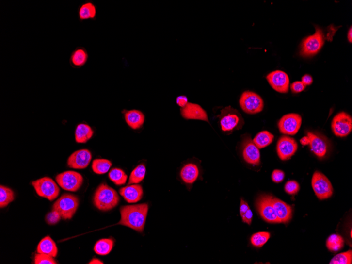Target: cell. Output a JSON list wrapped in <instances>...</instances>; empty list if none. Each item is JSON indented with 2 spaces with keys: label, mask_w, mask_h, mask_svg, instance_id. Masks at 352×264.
Segmentation results:
<instances>
[{
  "label": "cell",
  "mask_w": 352,
  "mask_h": 264,
  "mask_svg": "<svg viewBox=\"0 0 352 264\" xmlns=\"http://www.w3.org/2000/svg\"><path fill=\"white\" fill-rule=\"evenodd\" d=\"M149 206L147 204L127 205L120 209L121 219L118 224L123 225L139 232L144 231Z\"/></svg>",
  "instance_id": "cell-1"
},
{
  "label": "cell",
  "mask_w": 352,
  "mask_h": 264,
  "mask_svg": "<svg viewBox=\"0 0 352 264\" xmlns=\"http://www.w3.org/2000/svg\"><path fill=\"white\" fill-rule=\"evenodd\" d=\"M119 196L117 192L106 183H103L96 189L94 196L95 206L102 211H108L119 204Z\"/></svg>",
  "instance_id": "cell-2"
},
{
  "label": "cell",
  "mask_w": 352,
  "mask_h": 264,
  "mask_svg": "<svg viewBox=\"0 0 352 264\" xmlns=\"http://www.w3.org/2000/svg\"><path fill=\"white\" fill-rule=\"evenodd\" d=\"M325 40L323 31L317 26L315 27V33L307 36L302 41L300 51L301 56L303 57H310L315 56L323 47Z\"/></svg>",
  "instance_id": "cell-3"
},
{
  "label": "cell",
  "mask_w": 352,
  "mask_h": 264,
  "mask_svg": "<svg viewBox=\"0 0 352 264\" xmlns=\"http://www.w3.org/2000/svg\"><path fill=\"white\" fill-rule=\"evenodd\" d=\"M79 203V199L76 196L64 194L54 202L52 211L57 212L64 220L70 219L76 213Z\"/></svg>",
  "instance_id": "cell-4"
},
{
  "label": "cell",
  "mask_w": 352,
  "mask_h": 264,
  "mask_svg": "<svg viewBox=\"0 0 352 264\" xmlns=\"http://www.w3.org/2000/svg\"><path fill=\"white\" fill-rule=\"evenodd\" d=\"M218 116L222 130L224 132L239 130L244 125V120L238 110L230 106L223 109Z\"/></svg>",
  "instance_id": "cell-5"
},
{
  "label": "cell",
  "mask_w": 352,
  "mask_h": 264,
  "mask_svg": "<svg viewBox=\"0 0 352 264\" xmlns=\"http://www.w3.org/2000/svg\"><path fill=\"white\" fill-rule=\"evenodd\" d=\"M32 185L36 194L40 197L50 201L56 199L60 194V190L57 184L49 177L41 178L33 181L32 182Z\"/></svg>",
  "instance_id": "cell-6"
},
{
  "label": "cell",
  "mask_w": 352,
  "mask_h": 264,
  "mask_svg": "<svg viewBox=\"0 0 352 264\" xmlns=\"http://www.w3.org/2000/svg\"><path fill=\"white\" fill-rule=\"evenodd\" d=\"M240 105L242 110L247 114L254 115L262 112L264 102L258 94L250 91H246L240 96Z\"/></svg>",
  "instance_id": "cell-7"
},
{
  "label": "cell",
  "mask_w": 352,
  "mask_h": 264,
  "mask_svg": "<svg viewBox=\"0 0 352 264\" xmlns=\"http://www.w3.org/2000/svg\"><path fill=\"white\" fill-rule=\"evenodd\" d=\"M56 180L60 187L72 192L80 188L83 182L82 176L74 171H66L58 175Z\"/></svg>",
  "instance_id": "cell-8"
},
{
  "label": "cell",
  "mask_w": 352,
  "mask_h": 264,
  "mask_svg": "<svg viewBox=\"0 0 352 264\" xmlns=\"http://www.w3.org/2000/svg\"><path fill=\"white\" fill-rule=\"evenodd\" d=\"M312 185L315 194L320 200L329 198L333 195V188L330 181L318 171H315L313 174Z\"/></svg>",
  "instance_id": "cell-9"
},
{
  "label": "cell",
  "mask_w": 352,
  "mask_h": 264,
  "mask_svg": "<svg viewBox=\"0 0 352 264\" xmlns=\"http://www.w3.org/2000/svg\"><path fill=\"white\" fill-rule=\"evenodd\" d=\"M272 196L269 195H261L257 200V208L260 216L270 223H280V221L276 214L272 203Z\"/></svg>",
  "instance_id": "cell-10"
},
{
  "label": "cell",
  "mask_w": 352,
  "mask_h": 264,
  "mask_svg": "<svg viewBox=\"0 0 352 264\" xmlns=\"http://www.w3.org/2000/svg\"><path fill=\"white\" fill-rule=\"evenodd\" d=\"M331 127L333 132L336 136L347 137L352 130L351 116L344 112L339 113L333 119Z\"/></svg>",
  "instance_id": "cell-11"
},
{
  "label": "cell",
  "mask_w": 352,
  "mask_h": 264,
  "mask_svg": "<svg viewBox=\"0 0 352 264\" xmlns=\"http://www.w3.org/2000/svg\"><path fill=\"white\" fill-rule=\"evenodd\" d=\"M302 122V116L299 114L285 115L278 121L279 131L281 133L294 136L299 131Z\"/></svg>",
  "instance_id": "cell-12"
},
{
  "label": "cell",
  "mask_w": 352,
  "mask_h": 264,
  "mask_svg": "<svg viewBox=\"0 0 352 264\" xmlns=\"http://www.w3.org/2000/svg\"><path fill=\"white\" fill-rule=\"evenodd\" d=\"M266 79L271 87L278 93H288L290 82L287 73L281 70H276L270 73L266 76Z\"/></svg>",
  "instance_id": "cell-13"
},
{
  "label": "cell",
  "mask_w": 352,
  "mask_h": 264,
  "mask_svg": "<svg viewBox=\"0 0 352 264\" xmlns=\"http://www.w3.org/2000/svg\"><path fill=\"white\" fill-rule=\"evenodd\" d=\"M298 148L296 140L288 136H283L279 139L277 144V152L282 161L289 159L295 153Z\"/></svg>",
  "instance_id": "cell-14"
},
{
  "label": "cell",
  "mask_w": 352,
  "mask_h": 264,
  "mask_svg": "<svg viewBox=\"0 0 352 264\" xmlns=\"http://www.w3.org/2000/svg\"><path fill=\"white\" fill-rule=\"evenodd\" d=\"M92 159V153L88 149L77 150L72 153L67 161L68 166L73 169L86 168Z\"/></svg>",
  "instance_id": "cell-15"
},
{
  "label": "cell",
  "mask_w": 352,
  "mask_h": 264,
  "mask_svg": "<svg viewBox=\"0 0 352 264\" xmlns=\"http://www.w3.org/2000/svg\"><path fill=\"white\" fill-rule=\"evenodd\" d=\"M180 113L186 120H198L209 122L207 113L196 103L188 102L185 107L181 108Z\"/></svg>",
  "instance_id": "cell-16"
},
{
  "label": "cell",
  "mask_w": 352,
  "mask_h": 264,
  "mask_svg": "<svg viewBox=\"0 0 352 264\" xmlns=\"http://www.w3.org/2000/svg\"><path fill=\"white\" fill-rule=\"evenodd\" d=\"M242 156L248 164L258 165L260 163L259 149L250 138L247 137L243 140Z\"/></svg>",
  "instance_id": "cell-17"
},
{
  "label": "cell",
  "mask_w": 352,
  "mask_h": 264,
  "mask_svg": "<svg viewBox=\"0 0 352 264\" xmlns=\"http://www.w3.org/2000/svg\"><path fill=\"white\" fill-rule=\"evenodd\" d=\"M307 134L310 139L309 145L312 151L319 158L324 157L329 148L327 140L324 137L311 132H307Z\"/></svg>",
  "instance_id": "cell-18"
},
{
  "label": "cell",
  "mask_w": 352,
  "mask_h": 264,
  "mask_svg": "<svg viewBox=\"0 0 352 264\" xmlns=\"http://www.w3.org/2000/svg\"><path fill=\"white\" fill-rule=\"evenodd\" d=\"M119 193L127 202L130 204L136 203L140 201L144 194L142 187L138 184H132L121 188Z\"/></svg>",
  "instance_id": "cell-19"
},
{
  "label": "cell",
  "mask_w": 352,
  "mask_h": 264,
  "mask_svg": "<svg viewBox=\"0 0 352 264\" xmlns=\"http://www.w3.org/2000/svg\"><path fill=\"white\" fill-rule=\"evenodd\" d=\"M272 203L276 216L281 223H286L292 217V208L284 201L272 197Z\"/></svg>",
  "instance_id": "cell-20"
},
{
  "label": "cell",
  "mask_w": 352,
  "mask_h": 264,
  "mask_svg": "<svg viewBox=\"0 0 352 264\" xmlns=\"http://www.w3.org/2000/svg\"><path fill=\"white\" fill-rule=\"evenodd\" d=\"M123 113L127 124L132 130H138L143 126L145 121V116L140 110H124Z\"/></svg>",
  "instance_id": "cell-21"
},
{
  "label": "cell",
  "mask_w": 352,
  "mask_h": 264,
  "mask_svg": "<svg viewBox=\"0 0 352 264\" xmlns=\"http://www.w3.org/2000/svg\"><path fill=\"white\" fill-rule=\"evenodd\" d=\"M180 174L181 180L186 184L190 185L197 181L199 170L196 164L188 163L182 168Z\"/></svg>",
  "instance_id": "cell-22"
},
{
  "label": "cell",
  "mask_w": 352,
  "mask_h": 264,
  "mask_svg": "<svg viewBox=\"0 0 352 264\" xmlns=\"http://www.w3.org/2000/svg\"><path fill=\"white\" fill-rule=\"evenodd\" d=\"M37 252L55 257L58 254V248L53 239L50 236H47L42 239L38 244Z\"/></svg>",
  "instance_id": "cell-23"
},
{
  "label": "cell",
  "mask_w": 352,
  "mask_h": 264,
  "mask_svg": "<svg viewBox=\"0 0 352 264\" xmlns=\"http://www.w3.org/2000/svg\"><path fill=\"white\" fill-rule=\"evenodd\" d=\"M88 59V54L84 48L79 47L75 49L71 54L70 64L76 68L81 67L86 65Z\"/></svg>",
  "instance_id": "cell-24"
},
{
  "label": "cell",
  "mask_w": 352,
  "mask_h": 264,
  "mask_svg": "<svg viewBox=\"0 0 352 264\" xmlns=\"http://www.w3.org/2000/svg\"><path fill=\"white\" fill-rule=\"evenodd\" d=\"M94 131L92 127L85 124L78 125L75 132V140L77 143H86L92 138Z\"/></svg>",
  "instance_id": "cell-25"
},
{
  "label": "cell",
  "mask_w": 352,
  "mask_h": 264,
  "mask_svg": "<svg viewBox=\"0 0 352 264\" xmlns=\"http://www.w3.org/2000/svg\"><path fill=\"white\" fill-rule=\"evenodd\" d=\"M96 15V6L92 2L84 3L78 9L79 19L81 21L95 19Z\"/></svg>",
  "instance_id": "cell-26"
},
{
  "label": "cell",
  "mask_w": 352,
  "mask_h": 264,
  "mask_svg": "<svg viewBox=\"0 0 352 264\" xmlns=\"http://www.w3.org/2000/svg\"><path fill=\"white\" fill-rule=\"evenodd\" d=\"M113 244L114 242L112 238L100 239L95 245V252L99 255H107L111 253V251L112 249Z\"/></svg>",
  "instance_id": "cell-27"
},
{
  "label": "cell",
  "mask_w": 352,
  "mask_h": 264,
  "mask_svg": "<svg viewBox=\"0 0 352 264\" xmlns=\"http://www.w3.org/2000/svg\"><path fill=\"white\" fill-rule=\"evenodd\" d=\"M274 135L268 131H262L256 134L253 139V142L259 149H263L269 146L274 140Z\"/></svg>",
  "instance_id": "cell-28"
},
{
  "label": "cell",
  "mask_w": 352,
  "mask_h": 264,
  "mask_svg": "<svg viewBox=\"0 0 352 264\" xmlns=\"http://www.w3.org/2000/svg\"><path fill=\"white\" fill-rule=\"evenodd\" d=\"M112 165V163L107 159H96L93 162L92 168L95 174L103 175L107 173Z\"/></svg>",
  "instance_id": "cell-29"
},
{
  "label": "cell",
  "mask_w": 352,
  "mask_h": 264,
  "mask_svg": "<svg viewBox=\"0 0 352 264\" xmlns=\"http://www.w3.org/2000/svg\"><path fill=\"white\" fill-rule=\"evenodd\" d=\"M146 174V168L144 164H141L132 170L129 177L128 185L138 184L144 179Z\"/></svg>",
  "instance_id": "cell-30"
},
{
  "label": "cell",
  "mask_w": 352,
  "mask_h": 264,
  "mask_svg": "<svg viewBox=\"0 0 352 264\" xmlns=\"http://www.w3.org/2000/svg\"><path fill=\"white\" fill-rule=\"evenodd\" d=\"M344 241L342 236L337 234H332L326 241L327 248L333 252L341 250L344 247Z\"/></svg>",
  "instance_id": "cell-31"
},
{
  "label": "cell",
  "mask_w": 352,
  "mask_h": 264,
  "mask_svg": "<svg viewBox=\"0 0 352 264\" xmlns=\"http://www.w3.org/2000/svg\"><path fill=\"white\" fill-rule=\"evenodd\" d=\"M108 177L115 185L121 186L125 185L128 176L125 171L119 168H113L109 172Z\"/></svg>",
  "instance_id": "cell-32"
},
{
  "label": "cell",
  "mask_w": 352,
  "mask_h": 264,
  "mask_svg": "<svg viewBox=\"0 0 352 264\" xmlns=\"http://www.w3.org/2000/svg\"><path fill=\"white\" fill-rule=\"evenodd\" d=\"M15 199L13 190L9 187L1 185L0 187V207H7Z\"/></svg>",
  "instance_id": "cell-33"
},
{
  "label": "cell",
  "mask_w": 352,
  "mask_h": 264,
  "mask_svg": "<svg viewBox=\"0 0 352 264\" xmlns=\"http://www.w3.org/2000/svg\"><path fill=\"white\" fill-rule=\"evenodd\" d=\"M270 234L268 232H259L252 235L251 242L254 247L262 248L269 241Z\"/></svg>",
  "instance_id": "cell-34"
},
{
  "label": "cell",
  "mask_w": 352,
  "mask_h": 264,
  "mask_svg": "<svg viewBox=\"0 0 352 264\" xmlns=\"http://www.w3.org/2000/svg\"><path fill=\"white\" fill-rule=\"evenodd\" d=\"M352 263V251L339 254L333 258L330 264H351Z\"/></svg>",
  "instance_id": "cell-35"
},
{
  "label": "cell",
  "mask_w": 352,
  "mask_h": 264,
  "mask_svg": "<svg viewBox=\"0 0 352 264\" xmlns=\"http://www.w3.org/2000/svg\"><path fill=\"white\" fill-rule=\"evenodd\" d=\"M53 257L50 255L38 254L34 257V264H56L57 263L53 259Z\"/></svg>",
  "instance_id": "cell-36"
},
{
  "label": "cell",
  "mask_w": 352,
  "mask_h": 264,
  "mask_svg": "<svg viewBox=\"0 0 352 264\" xmlns=\"http://www.w3.org/2000/svg\"><path fill=\"white\" fill-rule=\"evenodd\" d=\"M285 190L289 194L295 195L300 190L299 184L295 181H288L285 184Z\"/></svg>",
  "instance_id": "cell-37"
},
{
  "label": "cell",
  "mask_w": 352,
  "mask_h": 264,
  "mask_svg": "<svg viewBox=\"0 0 352 264\" xmlns=\"http://www.w3.org/2000/svg\"><path fill=\"white\" fill-rule=\"evenodd\" d=\"M61 218H62V217L57 212L52 211L47 214L46 221L48 225H53L57 224Z\"/></svg>",
  "instance_id": "cell-38"
},
{
  "label": "cell",
  "mask_w": 352,
  "mask_h": 264,
  "mask_svg": "<svg viewBox=\"0 0 352 264\" xmlns=\"http://www.w3.org/2000/svg\"><path fill=\"white\" fill-rule=\"evenodd\" d=\"M285 174L282 170L276 169L273 171L272 174V179L275 183H280L284 179Z\"/></svg>",
  "instance_id": "cell-39"
},
{
  "label": "cell",
  "mask_w": 352,
  "mask_h": 264,
  "mask_svg": "<svg viewBox=\"0 0 352 264\" xmlns=\"http://www.w3.org/2000/svg\"><path fill=\"white\" fill-rule=\"evenodd\" d=\"M306 86L302 82L297 81L290 84V89L292 93L298 94L304 91Z\"/></svg>",
  "instance_id": "cell-40"
},
{
  "label": "cell",
  "mask_w": 352,
  "mask_h": 264,
  "mask_svg": "<svg viewBox=\"0 0 352 264\" xmlns=\"http://www.w3.org/2000/svg\"><path fill=\"white\" fill-rule=\"evenodd\" d=\"M253 216V214L252 212L250 210V208L248 209L244 215L241 216L242 222L250 225L252 222Z\"/></svg>",
  "instance_id": "cell-41"
},
{
  "label": "cell",
  "mask_w": 352,
  "mask_h": 264,
  "mask_svg": "<svg viewBox=\"0 0 352 264\" xmlns=\"http://www.w3.org/2000/svg\"><path fill=\"white\" fill-rule=\"evenodd\" d=\"M188 103V98L185 96H180L176 98V103L182 108L185 107Z\"/></svg>",
  "instance_id": "cell-42"
},
{
  "label": "cell",
  "mask_w": 352,
  "mask_h": 264,
  "mask_svg": "<svg viewBox=\"0 0 352 264\" xmlns=\"http://www.w3.org/2000/svg\"><path fill=\"white\" fill-rule=\"evenodd\" d=\"M250 209L248 204L243 199H241L240 205V214L241 216H243L246 212Z\"/></svg>",
  "instance_id": "cell-43"
},
{
  "label": "cell",
  "mask_w": 352,
  "mask_h": 264,
  "mask_svg": "<svg viewBox=\"0 0 352 264\" xmlns=\"http://www.w3.org/2000/svg\"><path fill=\"white\" fill-rule=\"evenodd\" d=\"M313 82V78L309 75H305L302 78V82L305 86L310 85Z\"/></svg>",
  "instance_id": "cell-44"
},
{
  "label": "cell",
  "mask_w": 352,
  "mask_h": 264,
  "mask_svg": "<svg viewBox=\"0 0 352 264\" xmlns=\"http://www.w3.org/2000/svg\"><path fill=\"white\" fill-rule=\"evenodd\" d=\"M300 143L303 146L308 145L310 143V139L308 136H305L300 140Z\"/></svg>",
  "instance_id": "cell-45"
},
{
  "label": "cell",
  "mask_w": 352,
  "mask_h": 264,
  "mask_svg": "<svg viewBox=\"0 0 352 264\" xmlns=\"http://www.w3.org/2000/svg\"><path fill=\"white\" fill-rule=\"evenodd\" d=\"M348 39L350 43L352 42V28L351 27L348 34Z\"/></svg>",
  "instance_id": "cell-46"
},
{
  "label": "cell",
  "mask_w": 352,
  "mask_h": 264,
  "mask_svg": "<svg viewBox=\"0 0 352 264\" xmlns=\"http://www.w3.org/2000/svg\"><path fill=\"white\" fill-rule=\"evenodd\" d=\"M90 264H103L104 263H103L102 261L99 260V259H94L93 260L91 261L89 263Z\"/></svg>",
  "instance_id": "cell-47"
},
{
  "label": "cell",
  "mask_w": 352,
  "mask_h": 264,
  "mask_svg": "<svg viewBox=\"0 0 352 264\" xmlns=\"http://www.w3.org/2000/svg\"><path fill=\"white\" fill-rule=\"evenodd\" d=\"M351 237H352V231H351Z\"/></svg>",
  "instance_id": "cell-48"
}]
</instances>
